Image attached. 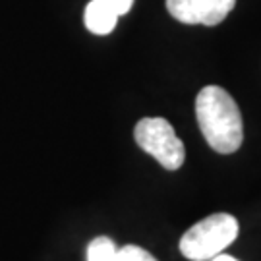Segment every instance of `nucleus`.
Here are the masks:
<instances>
[{"mask_svg":"<svg viewBox=\"0 0 261 261\" xmlns=\"http://www.w3.org/2000/svg\"><path fill=\"white\" fill-rule=\"evenodd\" d=\"M209 261H238V259H234V257H230V255H223V253H219V255L211 257Z\"/></svg>","mask_w":261,"mask_h":261,"instance_id":"9","label":"nucleus"},{"mask_svg":"<svg viewBox=\"0 0 261 261\" xmlns=\"http://www.w3.org/2000/svg\"><path fill=\"white\" fill-rule=\"evenodd\" d=\"M238 236V221L228 213L205 217L188 230L180 240V252L192 261H207L223 253Z\"/></svg>","mask_w":261,"mask_h":261,"instance_id":"2","label":"nucleus"},{"mask_svg":"<svg viewBox=\"0 0 261 261\" xmlns=\"http://www.w3.org/2000/svg\"><path fill=\"white\" fill-rule=\"evenodd\" d=\"M103 2L118 16V18L124 16V14H128L132 8V4H134V0H103Z\"/></svg>","mask_w":261,"mask_h":261,"instance_id":"8","label":"nucleus"},{"mask_svg":"<svg viewBox=\"0 0 261 261\" xmlns=\"http://www.w3.org/2000/svg\"><path fill=\"white\" fill-rule=\"evenodd\" d=\"M85 25L87 29L95 33V35H107L111 33L114 25H116V19L118 16L112 12L103 0H91L85 8Z\"/></svg>","mask_w":261,"mask_h":261,"instance_id":"5","label":"nucleus"},{"mask_svg":"<svg viewBox=\"0 0 261 261\" xmlns=\"http://www.w3.org/2000/svg\"><path fill=\"white\" fill-rule=\"evenodd\" d=\"M116 261H157L149 252L140 246H124L116 252Z\"/></svg>","mask_w":261,"mask_h":261,"instance_id":"7","label":"nucleus"},{"mask_svg":"<svg viewBox=\"0 0 261 261\" xmlns=\"http://www.w3.org/2000/svg\"><path fill=\"white\" fill-rule=\"evenodd\" d=\"M136 143L145 153L155 157L167 168V170H178L184 165L186 149L180 141L172 124L165 118H141L136 124Z\"/></svg>","mask_w":261,"mask_h":261,"instance_id":"3","label":"nucleus"},{"mask_svg":"<svg viewBox=\"0 0 261 261\" xmlns=\"http://www.w3.org/2000/svg\"><path fill=\"white\" fill-rule=\"evenodd\" d=\"M234 4L236 0H167V10L182 23L217 25L230 14Z\"/></svg>","mask_w":261,"mask_h":261,"instance_id":"4","label":"nucleus"},{"mask_svg":"<svg viewBox=\"0 0 261 261\" xmlns=\"http://www.w3.org/2000/svg\"><path fill=\"white\" fill-rule=\"evenodd\" d=\"M116 244L107 236H97L87 246V261H116Z\"/></svg>","mask_w":261,"mask_h":261,"instance_id":"6","label":"nucleus"},{"mask_svg":"<svg viewBox=\"0 0 261 261\" xmlns=\"http://www.w3.org/2000/svg\"><path fill=\"white\" fill-rule=\"evenodd\" d=\"M196 116L211 149L223 155L240 149L244 140L242 114L228 91L219 85L203 87L196 97Z\"/></svg>","mask_w":261,"mask_h":261,"instance_id":"1","label":"nucleus"}]
</instances>
